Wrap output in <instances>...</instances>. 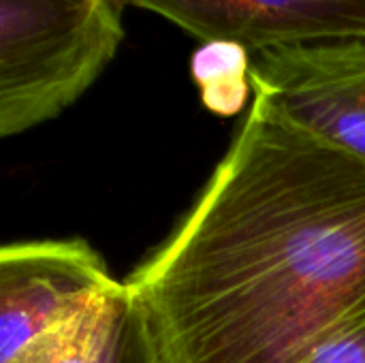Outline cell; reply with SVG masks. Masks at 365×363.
Here are the masks:
<instances>
[{
	"label": "cell",
	"instance_id": "6",
	"mask_svg": "<svg viewBox=\"0 0 365 363\" xmlns=\"http://www.w3.org/2000/svg\"><path fill=\"white\" fill-rule=\"evenodd\" d=\"M126 285L92 300L73 317L34 338L6 363H98L111 334Z\"/></svg>",
	"mask_w": 365,
	"mask_h": 363
},
{
	"label": "cell",
	"instance_id": "1",
	"mask_svg": "<svg viewBox=\"0 0 365 363\" xmlns=\"http://www.w3.org/2000/svg\"><path fill=\"white\" fill-rule=\"evenodd\" d=\"M124 285L163 363H284L365 308V163L252 90L197 201Z\"/></svg>",
	"mask_w": 365,
	"mask_h": 363
},
{
	"label": "cell",
	"instance_id": "7",
	"mask_svg": "<svg viewBox=\"0 0 365 363\" xmlns=\"http://www.w3.org/2000/svg\"><path fill=\"white\" fill-rule=\"evenodd\" d=\"M248 49L231 41H205L190 60V73L203 105L216 116H235L250 92Z\"/></svg>",
	"mask_w": 365,
	"mask_h": 363
},
{
	"label": "cell",
	"instance_id": "4",
	"mask_svg": "<svg viewBox=\"0 0 365 363\" xmlns=\"http://www.w3.org/2000/svg\"><path fill=\"white\" fill-rule=\"evenodd\" d=\"M101 252L81 237L11 242L0 250V363L92 300L115 291Z\"/></svg>",
	"mask_w": 365,
	"mask_h": 363
},
{
	"label": "cell",
	"instance_id": "2",
	"mask_svg": "<svg viewBox=\"0 0 365 363\" xmlns=\"http://www.w3.org/2000/svg\"><path fill=\"white\" fill-rule=\"evenodd\" d=\"M124 0H0V135L58 118L124 41Z\"/></svg>",
	"mask_w": 365,
	"mask_h": 363
},
{
	"label": "cell",
	"instance_id": "9",
	"mask_svg": "<svg viewBox=\"0 0 365 363\" xmlns=\"http://www.w3.org/2000/svg\"><path fill=\"white\" fill-rule=\"evenodd\" d=\"M98 363H163L128 289Z\"/></svg>",
	"mask_w": 365,
	"mask_h": 363
},
{
	"label": "cell",
	"instance_id": "5",
	"mask_svg": "<svg viewBox=\"0 0 365 363\" xmlns=\"http://www.w3.org/2000/svg\"><path fill=\"white\" fill-rule=\"evenodd\" d=\"M205 41L259 51L331 39H365V0H124Z\"/></svg>",
	"mask_w": 365,
	"mask_h": 363
},
{
	"label": "cell",
	"instance_id": "3",
	"mask_svg": "<svg viewBox=\"0 0 365 363\" xmlns=\"http://www.w3.org/2000/svg\"><path fill=\"white\" fill-rule=\"evenodd\" d=\"M250 81L304 133L365 163V39L259 49Z\"/></svg>",
	"mask_w": 365,
	"mask_h": 363
},
{
	"label": "cell",
	"instance_id": "8",
	"mask_svg": "<svg viewBox=\"0 0 365 363\" xmlns=\"http://www.w3.org/2000/svg\"><path fill=\"white\" fill-rule=\"evenodd\" d=\"M284 363H365V308L327 325Z\"/></svg>",
	"mask_w": 365,
	"mask_h": 363
}]
</instances>
